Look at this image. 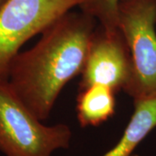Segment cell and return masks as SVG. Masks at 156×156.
Masks as SVG:
<instances>
[{
	"instance_id": "7a4b0ae2",
	"label": "cell",
	"mask_w": 156,
	"mask_h": 156,
	"mask_svg": "<svg viewBox=\"0 0 156 156\" xmlns=\"http://www.w3.org/2000/svg\"><path fill=\"white\" fill-rule=\"evenodd\" d=\"M66 124L46 126L24 104L8 78L0 77V152L5 156H52L69 147Z\"/></svg>"
},
{
	"instance_id": "6da1fadb",
	"label": "cell",
	"mask_w": 156,
	"mask_h": 156,
	"mask_svg": "<svg viewBox=\"0 0 156 156\" xmlns=\"http://www.w3.org/2000/svg\"><path fill=\"white\" fill-rule=\"evenodd\" d=\"M96 26V19L88 13L68 11L11 62L10 84L40 121L50 117L62 90L83 71Z\"/></svg>"
},
{
	"instance_id": "8992f818",
	"label": "cell",
	"mask_w": 156,
	"mask_h": 156,
	"mask_svg": "<svg viewBox=\"0 0 156 156\" xmlns=\"http://www.w3.org/2000/svg\"><path fill=\"white\" fill-rule=\"evenodd\" d=\"M134 110L119 141L102 156H133L140 143L156 128V97L134 101Z\"/></svg>"
},
{
	"instance_id": "3957f363",
	"label": "cell",
	"mask_w": 156,
	"mask_h": 156,
	"mask_svg": "<svg viewBox=\"0 0 156 156\" xmlns=\"http://www.w3.org/2000/svg\"><path fill=\"white\" fill-rule=\"evenodd\" d=\"M117 26L132 58L124 92L134 101L156 97V0H119Z\"/></svg>"
},
{
	"instance_id": "9c48e42d",
	"label": "cell",
	"mask_w": 156,
	"mask_h": 156,
	"mask_svg": "<svg viewBox=\"0 0 156 156\" xmlns=\"http://www.w3.org/2000/svg\"><path fill=\"white\" fill-rule=\"evenodd\" d=\"M5 2H6V0H0V8L3 6V5H4Z\"/></svg>"
},
{
	"instance_id": "30bf717a",
	"label": "cell",
	"mask_w": 156,
	"mask_h": 156,
	"mask_svg": "<svg viewBox=\"0 0 156 156\" xmlns=\"http://www.w3.org/2000/svg\"><path fill=\"white\" fill-rule=\"evenodd\" d=\"M133 156H139V155H137V154H133Z\"/></svg>"
},
{
	"instance_id": "ba28073f",
	"label": "cell",
	"mask_w": 156,
	"mask_h": 156,
	"mask_svg": "<svg viewBox=\"0 0 156 156\" xmlns=\"http://www.w3.org/2000/svg\"><path fill=\"white\" fill-rule=\"evenodd\" d=\"M119 0H89L79 6L104 27H117Z\"/></svg>"
},
{
	"instance_id": "52a82bcc",
	"label": "cell",
	"mask_w": 156,
	"mask_h": 156,
	"mask_svg": "<svg viewBox=\"0 0 156 156\" xmlns=\"http://www.w3.org/2000/svg\"><path fill=\"white\" fill-rule=\"evenodd\" d=\"M115 92L109 87L94 84L80 89L76 115L82 128L97 127L111 118L116 107Z\"/></svg>"
},
{
	"instance_id": "5b68a950",
	"label": "cell",
	"mask_w": 156,
	"mask_h": 156,
	"mask_svg": "<svg viewBox=\"0 0 156 156\" xmlns=\"http://www.w3.org/2000/svg\"><path fill=\"white\" fill-rule=\"evenodd\" d=\"M79 89L94 84L111 88L115 93L127 89L132 75V58L119 27L97 24L91 37Z\"/></svg>"
},
{
	"instance_id": "277c9868",
	"label": "cell",
	"mask_w": 156,
	"mask_h": 156,
	"mask_svg": "<svg viewBox=\"0 0 156 156\" xmlns=\"http://www.w3.org/2000/svg\"><path fill=\"white\" fill-rule=\"evenodd\" d=\"M89 0H6L0 8V77L8 78L22 46Z\"/></svg>"
}]
</instances>
